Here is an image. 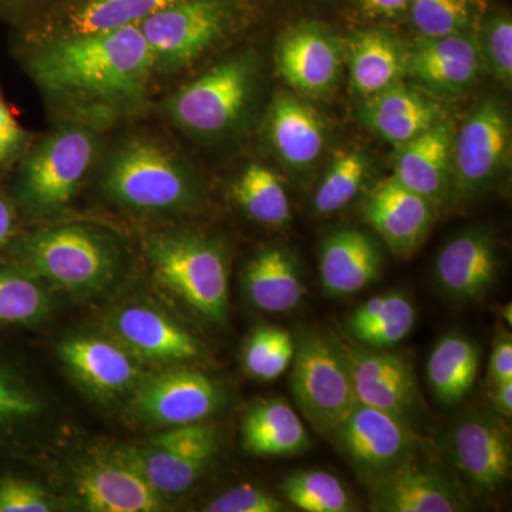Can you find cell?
Listing matches in <instances>:
<instances>
[{
    "label": "cell",
    "mask_w": 512,
    "mask_h": 512,
    "mask_svg": "<svg viewBox=\"0 0 512 512\" xmlns=\"http://www.w3.org/2000/svg\"><path fill=\"white\" fill-rule=\"evenodd\" d=\"M28 72L43 92L82 109L114 110L140 103L156 69L140 25L43 40Z\"/></svg>",
    "instance_id": "obj_1"
},
{
    "label": "cell",
    "mask_w": 512,
    "mask_h": 512,
    "mask_svg": "<svg viewBox=\"0 0 512 512\" xmlns=\"http://www.w3.org/2000/svg\"><path fill=\"white\" fill-rule=\"evenodd\" d=\"M101 187L117 204L148 214L188 210L201 198L187 165L150 138L121 144L107 160Z\"/></svg>",
    "instance_id": "obj_2"
},
{
    "label": "cell",
    "mask_w": 512,
    "mask_h": 512,
    "mask_svg": "<svg viewBox=\"0 0 512 512\" xmlns=\"http://www.w3.org/2000/svg\"><path fill=\"white\" fill-rule=\"evenodd\" d=\"M258 15L255 0H178L140 23L160 69L187 66Z\"/></svg>",
    "instance_id": "obj_3"
},
{
    "label": "cell",
    "mask_w": 512,
    "mask_h": 512,
    "mask_svg": "<svg viewBox=\"0 0 512 512\" xmlns=\"http://www.w3.org/2000/svg\"><path fill=\"white\" fill-rule=\"evenodd\" d=\"M293 400L319 436L338 429L357 404L342 343L325 333L303 332L292 360Z\"/></svg>",
    "instance_id": "obj_4"
},
{
    "label": "cell",
    "mask_w": 512,
    "mask_h": 512,
    "mask_svg": "<svg viewBox=\"0 0 512 512\" xmlns=\"http://www.w3.org/2000/svg\"><path fill=\"white\" fill-rule=\"evenodd\" d=\"M148 258L161 282L212 322L228 312V265L224 249L198 234L158 235L147 242Z\"/></svg>",
    "instance_id": "obj_5"
},
{
    "label": "cell",
    "mask_w": 512,
    "mask_h": 512,
    "mask_svg": "<svg viewBox=\"0 0 512 512\" xmlns=\"http://www.w3.org/2000/svg\"><path fill=\"white\" fill-rule=\"evenodd\" d=\"M99 154V140L82 124H67L43 138L19 168L20 201L39 214L62 210L76 197Z\"/></svg>",
    "instance_id": "obj_6"
},
{
    "label": "cell",
    "mask_w": 512,
    "mask_h": 512,
    "mask_svg": "<svg viewBox=\"0 0 512 512\" xmlns=\"http://www.w3.org/2000/svg\"><path fill=\"white\" fill-rule=\"evenodd\" d=\"M255 79L254 56L229 57L178 90L165 103V113L187 133L221 136L247 113Z\"/></svg>",
    "instance_id": "obj_7"
},
{
    "label": "cell",
    "mask_w": 512,
    "mask_h": 512,
    "mask_svg": "<svg viewBox=\"0 0 512 512\" xmlns=\"http://www.w3.org/2000/svg\"><path fill=\"white\" fill-rule=\"evenodd\" d=\"M22 256L36 275L72 292L103 288L117 265L106 239L76 225L35 232L22 242Z\"/></svg>",
    "instance_id": "obj_8"
},
{
    "label": "cell",
    "mask_w": 512,
    "mask_h": 512,
    "mask_svg": "<svg viewBox=\"0 0 512 512\" xmlns=\"http://www.w3.org/2000/svg\"><path fill=\"white\" fill-rule=\"evenodd\" d=\"M328 439L369 487L420 456L424 444L420 431L360 403Z\"/></svg>",
    "instance_id": "obj_9"
},
{
    "label": "cell",
    "mask_w": 512,
    "mask_h": 512,
    "mask_svg": "<svg viewBox=\"0 0 512 512\" xmlns=\"http://www.w3.org/2000/svg\"><path fill=\"white\" fill-rule=\"evenodd\" d=\"M511 144L510 114L503 101L481 100L454 134V190L473 197L493 187L510 167Z\"/></svg>",
    "instance_id": "obj_10"
},
{
    "label": "cell",
    "mask_w": 512,
    "mask_h": 512,
    "mask_svg": "<svg viewBox=\"0 0 512 512\" xmlns=\"http://www.w3.org/2000/svg\"><path fill=\"white\" fill-rule=\"evenodd\" d=\"M217 451V433L200 421L164 431L143 446L119 451L117 456L157 493L178 495L200 480Z\"/></svg>",
    "instance_id": "obj_11"
},
{
    "label": "cell",
    "mask_w": 512,
    "mask_h": 512,
    "mask_svg": "<svg viewBox=\"0 0 512 512\" xmlns=\"http://www.w3.org/2000/svg\"><path fill=\"white\" fill-rule=\"evenodd\" d=\"M448 463L477 497H493L511 474V434L504 420L470 410L448 430Z\"/></svg>",
    "instance_id": "obj_12"
},
{
    "label": "cell",
    "mask_w": 512,
    "mask_h": 512,
    "mask_svg": "<svg viewBox=\"0 0 512 512\" xmlns=\"http://www.w3.org/2000/svg\"><path fill=\"white\" fill-rule=\"evenodd\" d=\"M342 346L357 403L390 414L419 431L421 421L426 419V406L412 360L389 349Z\"/></svg>",
    "instance_id": "obj_13"
},
{
    "label": "cell",
    "mask_w": 512,
    "mask_h": 512,
    "mask_svg": "<svg viewBox=\"0 0 512 512\" xmlns=\"http://www.w3.org/2000/svg\"><path fill=\"white\" fill-rule=\"evenodd\" d=\"M345 42L329 23L301 18L289 23L276 42L279 76L295 92L323 97L342 76Z\"/></svg>",
    "instance_id": "obj_14"
},
{
    "label": "cell",
    "mask_w": 512,
    "mask_h": 512,
    "mask_svg": "<svg viewBox=\"0 0 512 512\" xmlns=\"http://www.w3.org/2000/svg\"><path fill=\"white\" fill-rule=\"evenodd\" d=\"M421 456V454H420ZM420 456L370 488V507L379 512L470 510L466 490L454 474Z\"/></svg>",
    "instance_id": "obj_15"
},
{
    "label": "cell",
    "mask_w": 512,
    "mask_h": 512,
    "mask_svg": "<svg viewBox=\"0 0 512 512\" xmlns=\"http://www.w3.org/2000/svg\"><path fill=\"white\" fill-rule=\"evenodd\" d=\"M484 62L476 33L444 37H416L409 47L407 76L436 96H458L474 86Z\"/></svg>",
    "instance_id": "obj_16"
},
{
    "label": "cell",
    "mask_w": 512,
    "mask_h": 512,
    "mask_svg": "<svg viewBox=\"0 0 512 512\" xmlns=\"http://www.w3.org/2000/svg\"><path fill=\"white\" fill-rule=\"evenodd\" d=\"M436 210L426 198L390 177L370 192L363 217L394 255L407 258L423 245Z\"/></svg>",
    "instance_id": "obj_17"
},
{
    "label": "cell",
    "mask_w": 512,
    "mask_h": 512,
    "mask_svg": "<svg viewBox=\"0 0 512 512\" xmlns=\"http://www.w3.org/2000/svg\"><path fill=\"white\" fill-rule=\"evenodd\" d=\"M222 400L224 392L211 377L177 370L144 383L134 404L144 419L177 427L207 419L220 409Z\"/></svg>",
    "instance_id": "obj_18"
},
{
    "label": "cell",
    "mask_w": 512,
    "mask_h": 512,
    "mask_svg": "<svg viewBox=\"0 0 512 512\" xmlns=\"http://www.w3.org/2000/svg\"><path fill=\"white\" fill-rule=\"evenodd\" d=\"M498 271V245L484 228H470L451 238L434 264L441 292L460 302L483 298L497 281Z\"/></svg>",
    "instance_id": "obj_19"
},
{
    "label": "cell",
    "mask_w": 512,
    "mask_h": 512,
    "mask_svg": "<svg viewBox=\"0 0 512 512\" xmlns=\"http://www.w3.org/2000/svg\"><path fill=\"white\" fill-rule=\"evenodd\" d=\"M456 127L443 119L419 137L396 147L392 177L439 208L453 188Z\"/></svg>",
    "instance_id": "obj_20"
},
{
    "label": "cell",
    "mask_w": 512,
    "mask_h": 512,
    "mask_svg": "<svg viewBox=\"0 0 512 512\" xmlns=\"http://www.w3.org/2000/svg\"><path fill=\"white\" fill-rule=\"evenodd\" d=\"M359 119L377 137L399 147L446 119V111L433 94L400 82L363 100Z\"/></svg>",
    "instance_id": "obj_21"
},
{
    "label": "cell",
    "mask_w": 512,
    "mask_h": 512,
    "mask_svg": "<svg viewBox=\"0 0 512 512\" xmlns=\"http://www.w3.org/2000/svg\"><path fill=\"white\" fill-rule=\"evenodd\" d=\"M384 256L377 239L357 228L336 229L320 245L319 276L326 295H355L379 281Z\"/></svg>",
    "instance_id": "obj_22"
},
{
    "label": "cell",
    "mask_w": 512,
    "mask_h": 512,
    "mask_svg": "<svg viewBox=\"0 0 512 512\" xmlns=\"http://www.w3.org/2000/svg\"><path fill=\"white\" fill-rule=\"evenodd\" d=\"M345 42L350 87L365 100L407 76L409 47L387 26H365L350 32Z\"/></svg>",
    "instance_id": "obj_23"
},
{
    "label": "cell",
    "mask_w": 512,
    "mask_h": 512,
    "mask_svg": "<svg viewBox=\"0 0 512 512\" xmlns=\"http://www.w3.org/2000/svg\"><path fill=\"white\" fill-rule=\"evenodd\" d=\"M76 488L87 511L154 512L164 508L163 495L117 454L84 466L77 474Z\"/></svg>",
    "instance_id": "obj_24"
},
{
    "label": "cell",
    "mask_w": 512,
    "mask_h": 512,
    "mask_svg": "<svg viewBox=\"0 0 512 512\" xmlns=\"http://www.w3.org/2000/svg\"><path fill=\"white\" fill-rule=\"evenodd\" d=\"M178 0H66L39 16L40 33L57 37L94 35L140 25Z\"/></svg>",
    "instance_id": "obj_25"
},
{
    "label": "cell",
    "mask_w": 512,
    "mask_h": 512,
    "mask_svg": "<svg viewBox=\"0 0 512 512\" xmlns=\"http://www.w3.org/2000/svg\"><path fill=\"white\" fill-rule=\"evenodd\" d=\"M110 328L131 352L150 360L177 362L200 355L190 333L147 306H127L114 313Z\"/></svg>",
    "instance_id": "obj_26"
},
{
    "label": "cell",
    "mask_w": 512,
    "mask_h": 512,
    "mask_svg": "<svg viewBox=\"0 0 512 512\" xmlns=\"http://www.w3.org/2000/svg\"><path fill=\"white\" fill-rule=\"evenodd\" d=\"M268 133L276 154L293 170L312 167L326 144L322 116L291 94L276 96L269 113Z\"/></svg>",
    "instance_id": "obj_27"
},
{
    "label": "cell",
    "mask_w": 512,
    "mask_h": 512,
    "mask_svg": "<svg viewBox=\"0 0 512 512\" xmlns=\"http://www.w3.org/2000/svg\"><path fill=\"white\" fill-rule=\"evenodd\" d=\"M244 289L255 308L269 313L293 311L306 291L295 255L282 247L261 249L248 262Z\"/></svg>",
    "instance_id": "obj_28"
},
{
    "label": "cell",
    "mask_w": 512,
    "mask_h": 512,
    "mask_svg": "<svg viewBox=\"0 0 512 512\" xmlns=\"http://www.w3.org/2000/svg\"><path fill=\"white\" fill-rule=\"evenodd\" d=\"M242 448L252 456H298L311 437L295 409L284 399H266L248 410L241 426Z\"/></svg>",
    "instance_id": "obj_29"
},
{
    "label": "cell",
    "mask_w": 512,
    "mask_h": 512,
    "mask_svg": "<svg viewBox=\"0 0 512 512\" xmlns=\"http://www.w3.org/2000/svg\"><path fill=\"white\" fill-rule=\"evenodd\" d=\"M481 349L476 340L450 332L437 340L427 360V380L444 407H456L473 390L480 370Z\"/></svg>",
    "instance_id": "obj_30"
},
{
    "label": "cell",
    "mask_w": 512,
    "mask_h": 512,
    "mask_svg": "<svg viewBox=\"0 0 512 512\" xmlns=\"http://www.w3.org/2000/svg\"><path fill=\"white\" fill-rule=\"evenodd\" d=\"M64 363L96 392H123L136 382L133 360L119 346L96 338H76L63 343Z\"/></svg>",
    "instance_id": "obj_31"
},
{
    "label": "cell",
    "mask_w": 512,
    "mask_h": 512,
    "mask_svg": "<svg viewBox=\"0 0 512 512\" xmlns=\"http://www.w3.org/2000/svg\"><path fill=\"white\" fill-rule=\"evenodd\" d=\"M416 319V308L409 296L387 292L357 306L346 326L360 345L392 349L412 333Z\"/></svg>",
    "instance_id": "obj_32"
},
{
    "label": "cell",
    "mask_w": 512,
    "mask_h": 512,
    "mask_svg": "<svg viewBox=\"0 0 512 512\" xmlns=\"http://www.w3.org/2000/svg\"><path fill=\"white\" fill-rule=\"evenodd\" d=\"M234 198L251 220L284 227L292 220L291 202L281 178L262 164H249L234 184Z\"/></svg>",
    "instance_id": "obj_33"
},
{
    "label": "cell",
    "mask_w": 512,
    "mask_h": 512,
    "mask_svg": "<svg viewBox=\"0 0 512 512\" xmlns=\"http://www.w3.org/2000/svg\"><path fill=\"white\" fill-rule=\"evenodd\" d=\"M488 0H413L406 16L416 37L476 33Z\"/></svg>",
    "instance_id": "obj_34"
},
{
    "label": "cell",
    "mask_w": 512,
    "mask_h": 512,
    "mask_svg": "<svg viewBox=\"0 0 512 512\" xmlns=\"http://www.w3.org/2000/svg\"><path fill=\"white\" fill-rule=\"evenodd\" d=\"M281 493L306 512L357 511L355 497L338 477L325 470H299L282 480Z\"/></svg>",
    "instance_id": "obj_35"
},
{
    "label": "cell",
    "mask_w": 512,
    "mask_h": 512,
    "mask_svg": "<svg viewBox=\"0 0 512 512\" xmlns=\"http://www.w3.org/2000/svg\"><path fill=\"white\" fill-rule=\"evenodd\" d=\"M370 165L363 151H342L335 156L313 197L316 214L326 217L348 207L366 184Z\"/></svg>",
    "instance_id": "obj_36"
},
{
    "label": "cell",
    "mask_w": 512,
    "mask_h": 512,
    "mask_svg": "<svg viewBox=\"0 0 512 512\" xmlns=\"http://www.w3.org/2000/svg\"><path fill=\"white\" fill-rule=\"evenodd\" d=\"M293 356L295 340L288 330L259 326L245 345L244 367L254 379L272 382L291 367Z\"/></svg>",
    "instance_id": "obj_37"
},
{
    "label": "cell",
    "mask_w": 512,
    "mask_h": 512,
    "mask_svg": "<svg viewBox=\"0 0 512 512\" xmlns=\"http://www.w3.org/2000/svg\"><path fill=\"white\" fill-rule=\"evenodd\" d=\"M476 39L485 69L490 70L501 83L510 87L512 82V16L507 6L495 5L488 0L481 16Z\"/></svg>",
    "instance_id": "obj_38"
},
{
    "label": "cell",
    "mask_w": 512,
    "mask_h": 512,
    "mask_svg": "<svg viewBox=\"0 0 512 512\" xmlns=\"http://www.w3.org/2000/svg\"><path fill=\"white\" fill-rule=\"evenodd\" d=\"M49 299L32 275L0 269V322H30L45 315Z\"/></svg>",
    "instance_id": "obj_39"
},
{
    "label": "cell",
    "mask_w": 512,
    "mask_h": 512,
    "mask_svg": "<svg viewBox=\"0 0 512 512\" xmlns=\"http://www.w3.org/2000/svg\"><path fill=\"white\" fill-rule=\"evenodd\" d=\"M286 510L288 508L284 501L262 488L249 484H242L225 491L204 508V511L208 512H284Z\"/></svg>",
    "instance_id": "obj_40"
},
{
    "label": "cell",
    "mask_w": 512,
    "mask_h": 512,
    "mask_svg": "<svg viewBox=\"0 0 512 512\" xmlns=\"http://www.w3.org/2000/svg\"><path fill=\"white\" fill-rule=\"evenodd\" d=\"M55 510L50 495L39 485L18 478L0 481V512H49Z\"/></svg>",
    "instance_id": "obj_41"
},
{
    "label": "cell",
    "mask_w": 512,
    "mask_h": 512,
    "mask_svg": "<svg viewBox=\"0 0 512 512\" xmlns=\"http://www.w3.org/2000/svg\"><path fill=\"white\" fill-rule=\"evenodd\" d=\"M413 0H343L350 16L367 26H387L402 22Z\"/></svg>",
    "instance_id": "obj_42"
},
{
    "label": "cell",
    "mask_w": 512,
    "mask_h": 512,
    "mask_svg": "<svg viewBox=\"0 0 512 512\" xmlns=\"http://www.w3.org/2000/svg\"><path fill=\"white\" fill-rule=\"evenodd\" d=\"M28 143V133L13 117L0 93V167H9L25 156Z\"/></svg>",
    "instance_id": "obj_43"
},
{
    "label": "cell",
    "mask_w": 512,
    "mask_h": 512,
    "mask_svg": "<svg viewBox=\"0 0 512 512\" xmlns=\"http://www.w3.org/2000/svg\"><path fill=\"white\" fill-rule=\"evenodd\" d=\"M508 380H512V338L510 332L503 330L491 350L487 383L494 387Z\"/></svg>",
    "instance_id": "obj_44"
},
{
    "label": "cell",
    "mask_w": 512,
    "mask_h": 512,
    "mask_svg": "<svg viewBox=\"0 0 512 512\" xmlns=\"http://www.w3.org/2000/svg\"><path fill=\"white\" fill-rule=\"evenodd\" d=\"M66 0H0V15L10 19L37 16Z\"/></svg>",
    "instance_id": "obj_45"
},
{
    "label": "cell",
    "mask_w": 512,
    "mask_h": 512,
    "mask_svg": "<svg viewBox=\"0 0 512 512\" xmlns=\"http://www.w3.org/2000/svg\"><path fill=\"white\" fill-rule=\"evenodd\" d=\"M35 409V402L26 394L0 382V417H22L35 412Z\"/></svg>",
    "instance_id": "obj_46"
},
{
    "label": "cell",
    "mask_w": 512,
    "mask_h": 512,
    "mask_svg": "<svg viewBox=\"0 0 512 512\" xmlns=\"http://www.w3.org/2000/svg\"><path fill=\"white\" fill-rule=\"evenodd\" d=\"M491 404L495 412L501 414L504 419H511L512 416V380L497 384L491 387Z\"/></svg>",
    "instance_id": "obj_47"
},
{
    "label": "cell",
    "mask_w": 512,
    "mask_h": 512,
    "mask_svg": "<svg viewBox=\"0 0 512 512\" xmlns=\"http://www.w3.org/2000/svg\"><path fill=\"white\" fill-rule=\"evenodd\" d=\"M16 215L9 200L0 195V248L12 237L15 229Z\"/></svg>",
    "instance_id": "obj_48"
},
{
    "label": "cell",
    "mask_w": 512,
    "mask_h": 512,
    "mask_svg": "<svg viewBox=\"0 0 512 512\" xmlns=\"http://www.w3.org/2000/svg\"><path fill=\"white\" fill-rule=\"evenodd\" d=\"M501 315H503V318L505 319V322H507L508 325H511V323H512L511 303H508L507 306H503V309H501Z\"/></svg>",
    "instance_id": "obj_49"
}]
</instances>
